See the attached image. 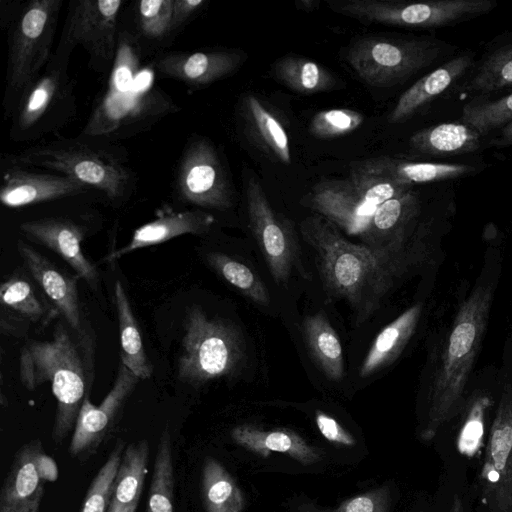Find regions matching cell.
I'll use <instances>...</instances> for the list:
<instances>
[{
	"label": "cell",
	"instance_id": "ab89813d",
	"mask_svg": "<svg viewBox=\"0 0 512 512\" xmlns=\"http://www.w3.org/2000/svg\"><path fill=\"white\" fill-rule=\"evenodd\" d=\"M124 450V442L117 441L90 483L79 512H109L113 486Z\"/></svg>",
	"mask_w": 512,
	"mask_h": 512
},
{
	"label": "cell",
	"instance_id": "f6af8a7d",
	"mask_svg": "<svg viewBox=\"0 0 512 512\" xmlns=\"http://www.w3.org/2000/svg\"><path fill=\"white\" fill-rule=\"evenodd\" d=\"M208 4L206 0H174L171 28L173 36L191 22Z\"/></svg>",
	"mask_w": 512,
	"mask_h": 512
},
{
	"label": "cell",
	"instance_id": "60d3db41",
	"mask_svg": "<svg viewBox=\"0 0 512 512\" xmlns=\"http://www.w3.org/2000/svg\"><path fill=\"white\" fill-rule=\"evenodd\" d=\"M465 124L484 135L512 122V93L496 100L470 102L463 107Z\"/></svg>",
	"mask_w": 512,
	"mask_h": 512
},
{
	"label": "cell",
	"instance_id": "44dd1931",
	"mask_svg": "<svg viewBox=\"0 0 512 512\" xmlns=\"http://www.w3.org/2000/svg\"><path fill=\"white\" fill-rule=\"evenodd\" d=\"M40 439L23 444L15 453L0 492V512H39L44 481L37 469Z\"/></svg>",
	"mask_w": 512,
	"mask_h": 512
},
{
	"label": "cell",
	"instance_id": "5b68a950",
	"mask_svg": "<svg viewBox=\"0 0 512 512\" xmlns=\"http://www.w3.org/2000/svg\"><path fill=\"white\" fill-rule=\"evenodd\" d=\"M493 296L492 287L478 285L460 305L436 371L422 439L431 440L459 409L469 375L480 350Z\"/></svg>",
	"mask_w": 512,
	"mask_h": 512
},
{
	"label": "cell",
	"instance_id": "f907efd6",
	"mask_svg": "<svg viewBox=\"0 0 512 512\" xmlns=\"http://www.w3.org/2000/svg\"><path fill=\"white\" fill-rule=\"evenodd\" d=\"M449 512H465L462 500L458 495L453 497Z\"/></svg>",
	"mask_w": 512,
	"mask_h": 512
},
{
	"label": "cell",
	"instance_id": "4fadbf2b",
	"mask_svg": "<svg viewBox=\"0 0 512 512\" xmlns=\"http://www.w3.org/2000/svg\"><path fill=\"white\" fill-rule=\"evenodd\" d=\"M482 498L490 512H512V385L503 387L481 469Z\"/></svg>",
	"mask_w": 512,
	"mask_h": 512
},
{
	"label": "cell",
	"instance_id": "e575fe53",
	"mask_svg": "<svg viewBox=\"0 0 512 512\" xmlns=\"http://www.w3.org/2000/svg\"><path fill=\"white\" fill-rule=\"evenodd\" d=\"M202 499L206 512H242L243 493L235 479L214 458H206L201 478Z\"/></svg>",
	"mask_w": 512,
	"mask_h": 512
},
{
	"label": "cell",
	"instance_id": "52a82bcc",
	"mask_svg": "<svg viewBox=\"0 0 512 512\" xmlns=\"http://www.w3.org/2000/svg\"><path fill=\"white\" fill-rule=\"evenodd\" d=\"M244 350L242 335L234 323L209 317L201 307L193 305L185 315L177 377L198 387L231 376L243 363Z\"/></svg>",
	"mask_w": 512,
	"mask_h": 512
},
{
	"label": "cell",
	"instance_id": "2e32d148",
	"mask_svg": "<svg viewBox=\"0 0 512 512\" xmlns=\"http://www.w3.org/2000/svg\"><path fill=\"white\" fill-rule=\"evenodd\" d=\"M245 59L246 54L235 49L170 51L158 54L153 68L160 76L195 90L233 74Z\"/></svg>",
	"mask_w": 512,
	"mask_h": 512
},
{
	"label": "cell",
	"instance_id": "cb8c5ba5",
	"mask_svg": "<svg viewBox=\"0 0 512 512\" xmlns=\"http://www.w3.org/2000/svg\"><path fill=\"white\" fill-rule=\"evenodd\" d=\"M238 113L247 137L271 159L291 163L288 135L277 117L254 94L241 97Z\"/></svg>",
	"mask_w": 512,
	"mask_h": 512
},
{
	"label": "cell",
	"instance_id": "e0dca14e",
	"mask_svg": "<svg viewBox=\"0 0 512 512\" xmlns=\"http://www.w3.org/2000/svg\"><path fill=\"white\" fill-rule=\"evenodd\" d=\"M33 281L25 273L15 271L2 282L0 330L3 334L26 336L32 327H41L58 315Z\"/></svg>",
	"mask_w": 512,
	"mask_h": 512
},
{
	"label": "cell",
	"instance_id": "6da1fadb",
	"mask_svg": "<svg viewBox=\"0 0 512 512\" xmlns=\"http://www.w3.org/2000/svg\"><path fill=\"white\" fill-rule=\"evenodd\" d=\"M304 240L313 248L326 293L344 299L357 323L365 321L381 300L424 255L422 243L395 241L384 246L355 244L319 214L300 225Z\"/></svg>",
	"mask_w": 512,
	"mask_h": 512
},
{
	"label": "cell",
	"instance_id": "f35d334b",
	"mask_svg": "<svg viewBox=\"0 0 512 512\" xmlns=\"http://www.w3.org/2000/svg\"><path fill=\"white\" fill-rule=\"evenodd\" d=\"M207 261L224 280L251 301L262 306L270 303L267 288L248 266L222 253L208 254Z\"/></svg>",
	"mask_w": 512,
	"mask_h": 512
},
{
	"label": "cell",
	"instance_id": "d590c367",
	"mask_svg": "<svg viewBox=\"0 0 512 512\" xmlns=\"http://www.w3.org/2000/svg\"><path fill=\"white\" fill-rule=\"evenodd\" d=\"M468 85L479 92L512 86V33L493 41L486 49Z\"/></svg>",
	"mask_w": 512,
	"mask_h": 512
},
{
	"label": "cell",
	"instance_id": "30bf717a",
	"mask_svg": "<svg viewBox=\"0 0 512 512\" xmlns=\"http://www.w3.org/2000/svg\"><path fill=\"white\" fill-rule=\"evenodd\" d=\"M123 0H70L66 19L53 52L70 59L81 45L89 56L88 65L96 73L109 75L117 52Z\"/></svg>",
	"mask_w": 512,
	"mask_h": 512
},
{
	"label": "cell",
	"instance_id": "74e56055",
	"mask_svg": "<svg viewBox=\"0 0 512 512\" xmlns=\"http://www.w3.org/2000/svg\"><path fill=\"white\" fill-rule=\"evenodd\" d=\"M349 180L358 194L376 207L411 190L388 179L376 158L354 162Z\"/></svg>",
	"mask_w": 512,
	"mask_h": 512
},
{
	"label": "cell",
	"instance_id": "3957f363",
	"mask_svg": "<svg viewBox=\"0 0 512 512\" xmlns=\"http://www.w3.org/2000/svg\"><path fill=\"white\" fill-rule=\"evenodd\" d=\"M95 345L88 328L59 321L49 340H30L20 349L19 377L27 390L48 382L56 399L51 437L60 444L74 430L95 375Z\"/></svg>",
	"mask_w": 512,
	"mask_h": 512
},
{
	"label": "cell",
	"instance_id": "d4e9b609",
	"mask_svg": "<svg viewBox=\"0 0 512 512\" xmlns=\"http://www.w3.org/2000/svg\"><path fill=\"white\" fill-rule=\"evenodd\" d=\"M231 436L238 445L262 457H268L271 452H278L304 465L321 460L319 451L292 430L266 431L253 425L242 424L232 429Z\"/></svg>",
	"mask_w": 512,
	"mask_h": 512
},
{
	"label": "cell",
	"instance_id": "c3c4849f",
	"mask_svg": "<svg viewBox=\"0 0 512 512\" xmlns=\"http://www.w3.org/2000/svg\"><path fill=\"white\" fill-rule=\"evenodd\" d=\"M497 145H512V122L501 129L500 137L495 140Z\"/></svg>",
	"mask_w": 512,
	"mask_h": 512
},
{
	"label": "cell",
	"instance_id": "7dc6e473",
	"mask_svg": "<svg viewBox=\"0 0 512 512\" xmlns=\"http://www.w3.org/2000/svg\"><path fill=\"white\" fill-rule=\"evenodd\" d=\"M37 469L41 479L45 482H55L58 478V466L55 460L40 450L37 455Z\"/></svg>",
	"mask_w": 512,
	"mask_h": 512
},
{
	"label": "cell",
	"instance_id": "4316f807",
	"mask_svg": "<svg viewBox=\"0 0 512 512\" xmlns=\"http://www.w3.org/2000/svg\"><path fill=\"white\" fill-rule=\"evenodd\" d=\"M419 210V198L412 190L380 204L363 239L365 245L384 246L407 240V229Z\"/></svg>",
	"mask_w": 512,
	"mask_h": 512
},
{
	"label": "cell",
	"instance_id": "681fc988",
	"mask_svg": "<svg viewBox=\"0 0 512 512\" xmlns=\"http://www.w3.org/2000/svg\"><path fill=\"white\" fill-rule=\"evenodd\" d=\"M320 1L318 0H298L295 2V6L298 10L305 12H312L318 9Z\"/></svg>",
	"mask_w": 512,
	"mask_h": 512
},
{
	"label": "cell",
	"instance_id": "ba28073f",
	"mask_svg": "<svg viewBox=\"0 0 512 512\" xmlns=\"http://www.w3.org/2000/svg\"><path fill=\"white\" fill-rule=\"evenodd\" d=\"M68 59L54 53L41 75L23 94L11 117L9 138L33 143L58 135L77 114L76 81L68 74Z\"/></svg>",
	"mask_w": 512,
	"mask_h": 512
},
{
	"label": "cell",
	"instance_id": "7402d4cb",
	"mask_svg": "<svg viewBox=\"0 0 512 512\" xmlns=\"http://www.w3.org/2000/svg\"><path fill=\"white\" fill-rule=\"evenodd\" d=\"M215 223V217L204 210H165L151 222L136 229L130 241L109 253L105 261H114L140 248L154 246L185 234L203 235Z\"/></svg>",
	"mask_w": 512,
	"mask_h": 512
},
{
	"label": "cell",
	"instance_id": "d6a6232c",
	"mask_svg": "<svg viewBox=\"0 0 512 512\" xmlns=\"http://www.w3.org/2000/svg\"><path fill=\"white\" fill-rule=\"evenodd\" d=\"M303 331L317 365L330 380L340 381L344 374L342 346L326 316L321 312L306 316Z\"/></svg>",
	"mask_w": 512,
	"mask_h": 512
},
{
	"label": "cell",
	"instance_id": "5bb4252c",
	"mask_svg": "<svg viewBox=\"0 0 512 512\" xmlns=\"http://www.w3.org/2000/svg\"><path fill=\"white\" fill-rule=\"evenodd\" d=\"M141 379L121 361L114 384L99 405L86 396L80 409L68 452L85 461L111 436L123 407Z\"/></svg>",
	"mask_w": 512,
	"mask_h": 512
},
{
	"label": "cell",
	"instance_id": "9a60e30c",
	"mask_svg": "<svg viewBox=\"0 0 512 512\" xmlns=\"http://www.w3.org/2000/svg\"><path fill=\"white\" fill-rule=\"evenodd\" d=\"M1 167L0 200L9 208L61 200L94 191L66 175L38 172L3 159Z\"/></svg>",
	"mask_w": 512,
	"mask_h": 512
},
{
	"label": "cell",
	"instance_id": "d6986e66",
	"mask_svg": "<svg viewBox=\"0 0 512 512\" xmlns=\"http://www.w3.org/2000/svg\"><path fill=\"white\" fill-rule=\"evenodd\" d=\"M20 231L59 255L79 278L96 288L99 279L97 268L81 248L86 232L84 225L71 218L53 216L24 221L20 224Z\"/></svg>",
	"mask_w": 512,
	"mask_h": 512
},
{
	"label": "cell",
	"instance_id": "836d02e7",
	"mask_svg": "<svg viewBox=\"0 0 512 512\" xmlns=\"http://www.w3.org/2000/svg\"><path fill=\"white\" fill-rule=\"evenodd\" d=\"M376 159L388 179L408 187L414 184L456 179L475 171V167L467 164L410 162L390 157Z\"/></svg>",
	"mask_w": 512,
	"mask_h": 512
},
{
	"label": "cell",
	"instance_id": "ac0fdd59",
	"mask_svg": "<svg viewBox=\"0 0 512 512\" xmlns=\"http://www.w3.org/2000/svg\"><path fill=\"white\" fill-rule=\"evenodd\" d=\"M303 203L349 235L364 239L377 207L366 202L347 180L317 183Z\"/></svg>",
	"mask_w": 512,
	"mask_h": 512
},
{
	"label": "cell",
	"instance_id": "603a6c76",
	"mask_svg": "<svg viewBox=\"0 0 512 512\" xmlns=\"http://www.w3.org/2000/svg\"><path fill=\"white\" fill-rule=\"evenodd\" d=\"M473 63V56L463 53L421 77L401 94L387 117L388 123L398 124L410 119L452 87L470 70Z\"/></svg>",
	"mask_w": 512,
	"mask_h": 512
},
{
	"label": "cell",
	"instance_id": "bcb514c9",
	"mask_svg": "<svg viewBox=\"0 0 512 512\" xmlns=\"http://www.w3.org/2000/svg\"><path fill=\"white\" fill-rule=\"evenodd\" d=\"M315 421L320 433L328 441L344 446L355 445L356 441L354 437L333 417L322 411H317Z\"/></svg>",
	"mask_w": 512,
	"mask_h": 512
},
{
	"label": "cell",
	"instance_id": "8d00e7d4",
	"mask_svg": "<svg viewBox=\"0 0 512 512\" xmlns=\"http://www.w3.org/2000/svg\"><path fill=\"white\" fill-rule=\"evenodd\" d=\"M174 486L172 439L169 427L165 426L157 445L146 512H177Z\"/></svg>",
	"mask_w": 512,
	"mask_h": 512
},
{
	"label": "cell",
	"instance_id": "f1b7e54d",
	"mask_svg": "<svg viewBox=\"0 0 512 512\" xmlns=\"http://www.w3.org/2000/svg\"><path fill=\"white\" fill-rule=\"evenodd\" d=\"M421 311L422 306L417 303L381 330L361 365L360 377H367L398 358L414 334Z\"/></svg>",
	"mask_w": 512,
	"mask_h": 512
},
{
	"label": "cell",
	"instance_id": "8fae6325",
	"mask_svg": "<svg viewBox=\"0 0 512 512\" xmlns=\"http://www.w3.org/2000/svg\"><path fill=\"white\" fill-rule=\"evenodd\" d=\"M176 201L200 210L225 211L234 204L228 169L216 145L202 135H190L172 179Z\"/></svg>",
	"mask_w": 512,
	"mask_h": 512
},
{
	"label": "cell",
	"instance_id": "4dcf8cb0",
	"mask_svg": "<svg viewBox=\"0 0 512 512\" xmlns=\"http://www.w3.org/2000/svg\"><path fill=\"white\" fill-rule=\"evenodd\" d=\"M114 299L120 334V361L141 380L149 379L153 367L147 357L129 298L119 280L115 283Z\"/></svg>",
	"mask_w": 512,
	"mask_h": 512
},
{
	"label": "cell",
	"instance_id": "277c9868",
	"mask_svg": "<svg viewBox=\"0 0 512 512\" xmlns=\"http://www.w3.org/2000/svg\"><path fill=\"white\" fill-rule=\"evenodd\" d=\"M2 159L71 177L99 192L113 206L129 200L138 184L124 146L81 133L74 138L43 141Z\"/></svg>",
	"mask_w": 512,
	"mask_h": 512
},
{
	"label": "cell",
	"instance_id": "ffe728a7",
	"mask_svg": "<svg viewBox=\"0 0 512 512\" xmlns=\"http://www.w3.org/2000/svg\"><path fill=\"white\" fill-rule=\"evenodd\" d=\"M17 250L31 278L57 311L64 322L74 330L83 328L78 298V275L69 276L34 247L22 240L17 241Z\"/></svg>",
	"mask_w": 512,
	"mask_h": 512
},
{
	"label": "cell",
	"instance_id": "b9f144b4",
	"mask_svg": "<svg viewBox=\"0 0 512 512\" xmlns=\"http://www.w3.org/2000/svg\"><path fill=\"white\" fill-rule=\"evenodd\" d=\"M492 399L483 392H476L468 401L466 413L458 436V449L468 457L478 451L484 434V420Z\"/></svg>",
	"mask_w": 512,
	"mask_h": 512
},
{
	"label": "cell",
	"instance_id": "ee69618b",
	"mask_svg": "<svg viewBox=\"0 0 512 512\" xmlns=\"http://www.w3.org/2000/svg\"><path fill=\"white\" fill-rule=\"evenodd\" d=\"M390 499L389 487L383 486L350 498L332 510H320L310 504H303L299 512H387Z\"/></svg>",
	"mask_w": 512,
	"mask_h": 512
},
{
	"label": "cell",
	"instance_id": "f546056e",
	"mask_svg": "<svg viewBox=\"0 0 512 512\" xmlns=\"http://www.w3.org/2000/svg\"><path fill=\"white\" fill-rule=\"evenodd\" d=\"M409 144L426 155H457L476 151L481 134L465 123H442L414 133Z\"/></svg>",
	"mask_w": 512,
	"mask_h": 512
},
{
	"label": "cell",
	"instance_id": "8992f818",
	"mask_svg": "<svg viewBox=\"0 0 512 512\" xmlns=\"http://www.w3.org/2000/svg\"><path fill=\"white\" fill-rule=\"evenodd\" d=\"M63 0L23 1L7 27L8 54L3 97L4 117L36 81L52 56Z\"/></svg>",
	"mask_w": 512,
	"mask_h": 512
},
{
	"label": "cell",
	"instance_id": "7a4b0ae2",
	"mask_svg": "<svg viewBox=\"0 0 512 512\" xmlns=\"http://www.w3.org/2000/svg\"><path fill=\"white\" fill-rule=\"evenodd\" d=\"M148 56L138 38L120 26L116 57L104 92L97 98L83 135L118 142L151 129L180 107L150 80Z\"/></svg>",
	"mask_w": 512,
	"mask_h": 512
},
{
	"label": "cell",
	"instance_id": "1f68e13d",
	"mask_svg": "<svg viewBox=\"0 0 512 512\" xmlns=\"http://www.w3.org/2000/svg\"><path fill=\"white\" fill-rule=\"evenodd\" d=\"M270 74L289 89L306 95L332 90L337 84L336 78L327 68L294 54L276 60Z\"/></svg>",
	"mask_w": 512,
	"mask_h": 512
},
{
	"label": "cell",
	"instance_id": "484cf974",
	"mask_svg": "<svg viewBox=\"0 0 512 512\" xmlns=\"http://www.w3.org/2000/svg\"><path fill=\"white\" fill-rule=\"evenodd\" d=\"M173 4L174 0L132 2L128 9L131 25L121 21L138 38L148 57L175 38L171 28Z\"/></svg>",
	"mask_w": 512,
	"mask_h": 512
},
{
	"label": "cell",
	"instance_id": "7bdbcfd3",
	"mask_svg": "<svg viewBox=\"0 0 512 512\" xmlns=\"http://www.w3.org/2000/svg\"><path fill=\"white\" fill-rule=\"evenodd\" d=\"M364 121L363 115L352 109L338 108L322 110L311 119L310 133L319 139L341 137L358 129Z\"/></svg>",
	"mask_w": 512,
	"mask_h": 512
},
{
	"label": "cell",
	"instance_id": "7c38bea8",
	"mask_svg": "<svg viewBox=\"0 0 512 512\" xmlns=\"http://www.w3.org/2000/svg\"><path fill=\"white\" fill-rule=\"evenodd\" d=\"M245 198L251 231L275 282L286 284L298 261V247L291 222L271 206L261 183L246 177Z\"/></svg>",
	"mask_w": 512,
	"mask_h": 512
},
{
	"label": "cell",
	"instance_id": "83f0119b",
	"mask_svg": "<svg viewBox=\"0 0 512 512\" xmlns=\"http://www.w3.org/2000/svg\"><path fill=\"white\" fill-rule=\"evenodd\" d=\"M149 444L146 440L125 447L115 478L109 512H136L148 470Z\"/></svg>",
	"mask_w": 512,
	"mask_h": 512
},
{
	"label": "cell",
	"instance_id": "9c48e42d",
	"mask_svg": "<svg viewBox=\"0 0 512 512\" xmlns=\"http://www.w3.org/2000/svg\"><path fill=\"white\" fill-rule=\"evenodd\" d=\"M443 49L439 41L426 37L366 36L350 45L346 59L366 84L389 88L430 66Z\"/></svg>",
	"mask_w": 512,
	"mask_h": 512
}]
</instances>
